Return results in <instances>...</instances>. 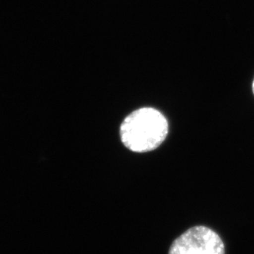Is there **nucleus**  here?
<instances>
[{
	"label": "nucleus",
	"instance_id": "f257e3e1",
	"mask_svg": "<svg viewBox=\"0 0 254 254\" xmlns=\"http://www.w3.org/2000/svg\"><path fill=\"white\" fill-rule=\"evenodd\" d=\"M169 132L163 114L156 109L144 107L127 115L120 126V138L130 151L143 153L157 148Z\"/></svg>",
	"mask_w": 254,
	"mask_h": 254
},
{
	"label": "nucleus",
	"instance_id": "f03ea898",
	"mask_svg": "<svg viewBox=\"0 0 254 254\" xmlns=\"http://www.w3.org/2000/svg\"><path fill=\"white\" fill-rule=\"evenodd\" d=\"M169 254H225V245L214 230L195 226L174 241Z\"/></svg>",
	"mask_w": 254,
	"mask_h": 254
},
{
	"label": "nucleus",
	"instance_id": "7ed1b4c3",
	"mask_svg": "<svg viewBox=\"0 0 254 254\" xmlns=\"http://www.w3.org/2000/svg\"><path fill=\"white\" fill-rule=\"evenodd\" d=\"M253 92H254V82H253Z\"/></svg>",
	"mask_w": 254,
	"mask_h": 254
}]
</instances>
